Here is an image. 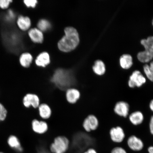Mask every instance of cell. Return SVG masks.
<instances>
[{"instance_id":"obj_18","label":"cell","mask_w":153,"mask_h":153,"mask_svg":"<svg viewBox=\"0 0 153 153\" xmlns=\"http://www.w3.org/2000/svg\"><path fill=\"white\" fill-rule=\"evenodd\" d=\"M120 64L124 69H128L133 64L132 57L129 54L122 55L120 58Z\"/></svg>"},{"instance_id":"obj_30","label":"cell","mask_w":153,"mask_h":153,"mask_svg":"<svg viewBox=\"0 0 153 153\" xmlns=\"http://www.w3.org/2000/svg\"><path fill=\"white\" fill-rule=\"evenodd\" d=\"M149 108L151 111L153 113V99L151 100L149 103Z\"/></svg>"},{"instance_id":"obj_15","label":"cell","mask_w":153,"mask_h":153,"mask_svg":"<svg viewBox=\"0 0 153 153\" xmlns=\"http://www.w3.org/2000/svg\"><path fill=\"white\" fill-rule=\"evenodd\" d=\"M28 35L30 39L34 42L41 43L43 40V35L42 33L37 28L31 29L28 32Z\"/></svg>"},{"instance_id":"obj_3","label":"cell","mask_w":153,"mask_h":153,"mask_svg":"<svg viewBox=\"0 0 153 153\" xmlns=\"http://www.w3.org/2000/svg\"><path fill=\"white\" fill-rule=\"evenodd\" d=\"M70 145V141L68 137L58 136L55 137L49 145V150L51 153H66Z\"/></svg>"},{"instance_id":"obj_11","label":"cell","mask_w":153,"mask_h":153,"mask_svg":"<svg viewBox=\"0 0 153 153\" xmlns=\"http://www.w3.org/2000/svg\"><path fill=\"white\" fill-rule=\"evenodd\" d=\"M31 126L32 131L38 135H43L48 130V125L45 120L34 119L32 120Z\"/></svg>"},{"instance_id":"obj_21","label":"cell","mask_w":153,"mask_h":153,"mask_svg":"<svg viewBox=\"0 0 153 153\" xmlns=\"http://www.w3.org/2000/svg\"><path fill=\"white\" fill-rule=\"evenodd\" d=\"M7 143L11 148L16 149L19 152H22L23 149L21 146L20 141L15 136L11 135L10 136L7 140Z\"/></svg>"},{"instance_id":"obj_4","label":"cell","mask_w":153,"mask_h":153,"mask_svg":"<svg viewBox=\"0 0 153 153\" xmlns=\"http://www.w3.org/2000/svg\"><path fill=\"white\" fill-rule=\"evenodd\" d=\"M141 43L144 46L145 50L138 53L137 58L141 62H149L153 58V36L141 40Z\"/></svg>"},{"instance_id":"obj_29","label":"cell","mask_w":153,"mask_h":153,"mask_svg":"<svg viewBox=\"0 0 153 153\" xmlns=\"http://www.w3.org/2000/svg\"><path fill=\"white\" fill-rule=\"evenodd\" d=\"M83 153H98L97 151L95 149L93 148L90 147L87 149Z\"/></svg>"},{"instance_id":"obj_5","label":"cell","mask_w":153,"mask_h":153,"mask_svg":"<svg viewBox=\"0 0 153 153\" xmlns=\"http://www.w3.org/2000/svg\"><path fill=\"white\" fill-rule=\"evenodd\" d=\"M147 79L140 71L135 70L129 76L128 85L131 88H140L146 83Z\"/></svg>"},{"instance_id":"obj_7","label":"cell","mask_w":153,"mask_h":153,"mask_svg":"<svg viewBox=\"0 0 153 153\" xmlns=\"http://www.w3.org/2000/svg\"><path fill=\"white\" fill-rule=\"evenodd\" d=\"M99 121L94 115H89L84 120L82 127L86 132L89 133L97 130L99 127Z\"/></svg>"},{"instance_id":"obj_10","label":"cell","mask_w":153,"mask_h":153,"mask_svg":"<svg viewBox=\"0 0 153 153\" xmlns=\"http://www.w3.org/2000/svg\"><path fill=\"white\" fill-rule=\"evenodd\" d=\"M109 135L112 142L117 144L123 142L126 137L124 130L118 126L112 128L110 130Z\"/></svg>"},{"instance_id":"obj_24","label":"cell","mask_w":153,"mask_h":153,"mask_svg":"<svg viewBox=\"0 0 153 153\" xmlns=\"http://www.w3.org/2000/svg\"><path fill=\"white\" fill-rule=\"evenodd\" d=\"M7 111L3 105L0 103V122L4 121L7 117Z\"/></svg>"},{"instance_id":"obj_31","label":"cell","mask_w":153,"mask_h":153,"mask_svg":"<svg viewBox=\"0 0 153 153\" xmlns=\"http://www.w3.org/2000/svg\"><path fill=\"white\" fill-rule=\"evenodd\" d=\"M148 153H153V146H149L147 149Z\"/></svg>"},{"instance_id":"obj_14","label":"cell","mask_w":153,"mask_h":153,"mask_svg":"<svg viewBox=\"0 0 153 153\" xmlns=\"http://www.w3.org/2000/svg\"><path fill=\"white\" fill-rule=\"evenodd\" d=\"M128 118L130 123L133 125L137 126L143 123L144 120V116L140 111H136L130 114Z\"/></svg>"},{"instance_id":"obj_26","label":"cell","mask_w":153,"mask_h":153,"mask_svg":"<svg viewBox=\"0 0 153 153\" xmlns=\"http://www.w3.org/2000/svg\"><path fill=\"white\" fill-rule=\"evenodd\" d=\"M110 153H128L125 149L120 146L114 147L111 150Z\"/></svg>"},{"instance_id":"obj_9","label":"cell","mask_w":153,"mask_h":153,"mask_svg":"<svg viewBox=\"0 0 153 153\" xmlns=\"http://www.w3.org/2000/svg\"><path fill=\"white\" fill-rule=\"evenodd\" d=\"M114 111L115 114L120 117L127 118L129 114V105L126 101H118L114 105Z\"/></svg>"},{"instance_id":"obj_19","label":"cell","mask_w":153,"mask_h":153,"mask_svg":"<svg viewBox=\"0 0 153 153\" xmlns=\"http://www.w3.org/2000/svg\"><path fill=\"white\" fill-rule=\"evenodd\" d=\"M93 70L94 73L99 76L104 75L106 71L104 63L100 60L96 61L93 67Z\"/></svg>"},{"instance_id":"obj_20","label":"cell","mask_w":153,"mask_h":153,"mask_svg":"<svg viewBox=\"0 0 153 153\" xmlns=\"http://www.w3.org/2000/svg\"><path fill=\"white\" fill-rule=\"evenodd\" d=\"M33 57L30 53H22L19 59L21 65L25 68H28L30 66Z\"/></svg>"},{"instance_id":"obj_33","label":"cell","mask_w":153,"mask_h":153,"mask_svg":"<svg viewBox=\"0 0 153 153\" xmlns=\"http://www.w3.org/2000/svg\"><path fill=\"white\" fill-rule=\"evenodd\" d=\"M0 153H2V152H0Z\"/></svg>"},{"instance_id":"obj_27","label":"cell","mask_w":153,"mask_h":153,"mask_svg":"<svg viewBox=\"0 0 153 153\" xmlns=\"http://www.w3.org/2000/svg\"><path fill=\"white\" fill-rule=\"evenodd\" d=\"M24 3L27 7H35L37 3L36 0H25Z\"/></svg>"},{"instance_id":"obj_2","label":"cell","mask_w":153,"mask_h":153,"mask_svg":"<svg viewBox=\"0 0 153 153\" xmlns=\"http://www.w3.org/2000/svg\"><path fill=\"white\" fill-rule=\"evenodd\" d=\"M65 35L58 43L61 51L68 52L75 49L79 43V34L75 28L69 27L65 30Z\"/></svg>"},{"instance_id":"obj_25","label":"cell","mask_w":153,"mask_h":153,"mask_svg":"<svg viewBox=\"0 0 153 153\" xmlns=\"http://www.w3.org/2000/svg\"><path fill=\"white\" fill-rule=\"evenodd\" d=\"M13 1L11 0H0V8L2 9L8 8Z\"/></svg>"},{"instance_id":"obj_28","label":"cell","mask_w":153,"mask_h":153,"mask_svg":"<svg viewBox=\"0 0 153 153\" xmlns=\"http://www.w3.org/2000/svg\"><path fill=\"white\" fill-rule=\"evenodd\" d=\"M149 129L151 134L153 136V115L151 116L149 123Z\"/></svg>"},{"instance_id":"obj_1","label":"cell","mask_w":153,"mask_h":153,"mask_svg":"<svg viewBox=\"0 0 153 153\" xmlns=\"http://www.w3.org/2000/svg\"><path fill=\"white\" fill-rule=\"evenodd\" d=\"M50 82L55 88L63 91L70 88H76L78 84L74 74L71 71L63 68L55 71Z\"/></svg>"},{"instance_id":"obj_16","label":"cell","mask_w":153,"mask_h":153,"mask_svg":"<svg viewBox=\"0 0 153 153\" xmlns=\"http://www.w3.org/2000/svg\"><path fill=\"white\" fill-rule=\"evenodd\" d=\"M17 24L18 27L22 30H27L31 25V21L29 18L23 16H19L17 20Z\"/></svg>"},{"instance_id":"obj_22","label":"cell","mask_w":153,"mask_h":153,"mask_svg":"<svg viewBox=\"0 0 153 153\" xmlns=\"http://www.w3.org/2000/svg\"><path fill=\"white\" fill-rule=\"evenodd\" d=\"M143 69L145 76L149 81L153 82V61L150 63V65H145Z\"/></svg>"},{"instance_id":"obj_13","label":"cell","mask_w":153,"mask_h":153,"mask_svg":"<svg viewBox=\"0 0 153 153\" xmlns=\"http://www.w3.org/2000/svg\"><path fill=\"white\" fill-rule=\"evenodd\" d=\"M41 119L46 120L49 119L52 115V110L49 105L46 103H41L37 108Z\"/></svg>"},{"instance_id":"obj_6","label":"cell","mask_w":153,"mask_h":153,"mask_svg":"<svg viewBox=\"0 0 153 153\" xmlns=\"http://www.w3.org/2000/svg\"><path fill=\"white\" fill-rule=\"evenodd\" d=\"M22 104L27 109L33 108L37 109L41 104L39 97L35 94L28 93L24 95L22 100Z\"/></svg>"},{"instance_id":"obj_17","label":"cell","mask_w":153,"mask_h":153,"mask_svg":"<svg viewBox=\"0 0 153 153\" xmlns=\"http://www.w3.org/2000/svg\"><path fill=\"white\" fill-rule=\"evenodd\" d=\"M35 62L37 66L45 68L50 62L49 54L45 52L40 53L36 58Z\"/></svg>"},{"instance_id":"obj_32","label":"cell","mask_w":153,"mask_h":153,"mask_svg":"<svg viewBox=\"0 0 153 153\" xmlns=\"http://www.w3.org/2000/svg\"><path fill=\"white\" fill-rule=\"evenodd\" d=\"M152 25H153V21H152Z\"/></svg>"},{"instance_id":"obj_12","label":"cell","mask_w":153,"mask_h":153,"mask_svg":"<svg viewBox=\"0 0 153 153\" xmlns=\"http://www.w3.org/2000/svg\"><path fill=\"white\" fill-rule=\"evenodd\" d=\"M65 95L67 102L71 105L76 104L81 97V94L79 90L74 87L67 89L65 91Z\"/></svg>"},{"instance_id":"obj_23","label":"cell","mask_w":153,"mask_h":153,"mask_svg":"<svg viewBox=\"0 0 153 153\" xmlns=\"http://www.w3.org/2000/svg\"><path fill=\"white\" fill-rule=\"evenodd\" d=\"M37 26L40 30L45 31L51 28V25L48 21L43 19L39 21Z\"/></svg>"},{"instance_id":"obj_8","label":"cell","mask_w":153,"mask_h":153,"mask_svg":"<svg viewBox=\"0 0 153 153\" xmlns=\"http://www.w3.org/2000/svg\"><path fill=\"white\" fill-rule=\"evenodd\" d=\"M128 148L132 152H140L144 147V143L141 139L134 135L128 137L127 141Z\"/></svg>"}]
</instances>
